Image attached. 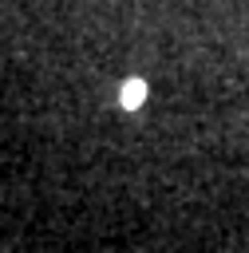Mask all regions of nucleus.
Listing matches in <instances>:
<instances>
[{"mask_svg":"<svg viewBox=\"0 0 249 253\" xmlns=\"http://www.w3.org/2000/svg\"><path fill=\"white\" fill-rule=\"evenodd\" d=\"M146 99V83H138V79H130L126 87H123V107H138Z\"/></svg>","mask_w":249,"mask_h":253,"instance_id":"nucleus-1","label":"nucleus"}]
</instances>
